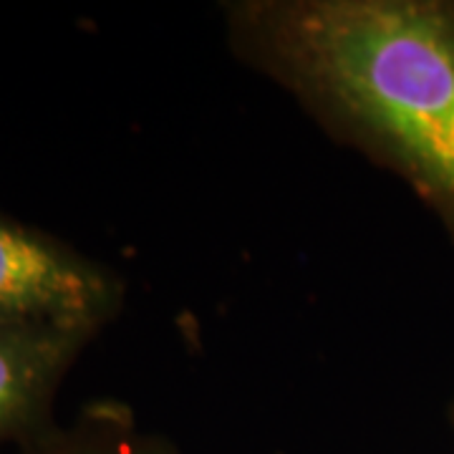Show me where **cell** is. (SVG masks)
Here are the masks:
<instances>
[{"label":"cell","instance_id":"3957f363","mask_svg":"<svg viewBox=\"0 0 454 454\" xmlns=\"http://www.w3.org/2000/svg\"><path fill=\"white\" fill-rule=\"evenodd\" d=\"M98 333L59 324H0V454L56 427V396Z\"/></svg>","mask_w":454,"mask_h":454},{"label":"cell","instance_id":"5b68a950","mask_svg":"<svg viewBox=\"0 0 454 454\" xmlns=\"http://www.w3.org/2000/svg\"><path fill=\"white\" fill-rule=\"evenodd\" d=\"M447 417H450V424L454 427V396H452V402H450V409H447Z\"/></svg>","mask_w":454,"mask_h":454},{"label":"cell","instance_id":"6da1fadb","mask_svg":"<svg viewBox=\"0 0 454 454\" xmlns=\"http://www.w3.org/2000/svg\"><path fill=\"white\" fill-rule=\"evenodd\" d=\"M232 53L409 184L454 245V0H235Z\"/></svg>","mask_w":454,"mask_h":454},{"label":"cell","instance_id":"277c9868","mask_svg":"<svg viewBox=\"0 0 454 454\" xmlns=\"http://www.w3.org/2000/svg\"><path fill=\"white\" fill-rule=\"evenodd\" d=\"M8 454H182L175 442L146 432L121 402L98 399L71 422L51 427L46 434Z\"/></svg>","mask_w":454,"mask_h":454},{"label":"cell","instance_id":"7a4b0ae2","mask_svg":"<svg viewBox=\"0 0 454 454\" xmlns=\"http://www.w3.org/2000/svg\"><path fill=\"white\" fill-rule=\"evenodd\" d=\"M127 283L74 245L0 210V324H59L101 333Z\"/></svg>","mask_w":454,"mask_h":454}]
</instances>
